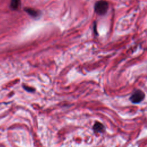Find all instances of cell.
Listing matches in <instances>:
<instances>
[{"instance_id":"3","label":"cell","mask_w":147,"mask_h":147,"mask_svg":"<svg viewBox=\"0 0 147 147\" xmlns=\"http://www.w3.org/2000/svg\"><path fill=\"white\" fill-rule=\"evenodd\" d=\"M24 11L33 18H37L40 15V11L32 7H25Z\"/></svg>"},{"instance_id":"2","label":"cell","mask_w":147,"mask_h":147,"mask_svg":"<svg viewBox=\"0 0 147 147\" xmlns=\"http://www.w3.org/2000/svg\"><path fill=\"white\" fill-rule=\"evenodd\" d=\"M145 97L144 93L140 90L135 91L130 97V101L133 103H138L141 102Z\"/></svg>"},{"instance_id":"4","label":"cell","mask_w":147,"mask_h":147,"mask_svg":"<svg viewBox=\"0 0 147 147\" xmlns=\"http://www.w3.org/2000/svg\"><path fill=\"white\" fill-rule=\"evenodd\" d=\"M93 129L95 132L99 133V132H102L104 130L105 127L102 123L99 122H96L93 126Z\"/></svg>"},{"instance_id":"5","label":"cell","mask_w":147,"mask_h":147,"mask_svg":"<svg viewBox=\"0 0 147 147\" xmlns=\"http://www.w3.org/2000/svg\"><path fill=\"white\" fill-rule=\"evenodd\" d=\"M20 4V0H11L10 7L12 10H17Z\"/></svg>"},{"instance_id":"1","label":"cell","mask_w":147,"mask_h":147,"mask_svg":"<svg viewBox=\"0 0 147 147\" xmlns=\"http://www.w3.org/2000/svg\"><path fill=\"white\" fill-rule=\"evenodd\" d=\"M109 9V3L105 0H100L96 2L94 6L95 12L99 16L105 15Z\"/></svg>"}]
</instances>
